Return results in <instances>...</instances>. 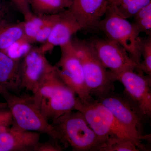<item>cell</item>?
<instances>
[{"label":"cell","mask_w":151,"mask_h":151,"mask_svg":"<svg viewBox=\"0 0 151 151\" xmlns=\"http://www.w3.org/2000/svg\"><path fill=\"white\" fill-rule=\"evenodd\" d=\"M75 110L84 115L89 127L103 143L111 138H124L134 142L141 151H150L142 138L119 122L108 108L92 97L85 102L77 97Z\"/></svg>","instance_id":"1"},{"label":"cell","mask_w":151,"mask_h":151,"mask_svg":"<svg viewBox=\"0 0 151 151\" xmlns=\"http://www.w3.org/2000/svg\"><path fill=\"white\" fill-rule=\"evenodd\" d=\"M62 81L55 68L34 94V102L48 122L75 110L77 97Z\"/></svg>","instance_id":"2"},{"label":"cell","mask_w":151,"mask_h":151,"mask_svg":"<svg viewBox=\"0 0 151 151\" xmlns=\"http://www.w3.org/2000/svg\"><path fill=\"white\" fill-rule=\"evenodd\" d=\"M0 94L5 100L12 117L14 127L23 131L46 134L63 145L60 136L51 123L45 118L31 96H18L7 90L1 91Z\"/></svg>","instance_id":"3"},{"label":"cell","mask_w":151,"mask_h":151,"mask_svg":"<svg viewBox=\"0 0 151 151\" xmlns=\"http://www.w3.org/2000/svg\"><path fill=\"white\" fill-rule=\"evenodd\" d=\"M50 123L65 148L70 147L74 151H98L103 143L80 111H68Z\"/></svg>","instance_id":"4"},{"label":"cell","mask_w":151,"mask_h":151,"mask_svg":"<svg viewBox=\"0 0 151 151\" xmlns=\"http://www.w3.org/2000/svg\"><path fill=\"white\" fill-rule=\"evenodd\" d=\"M70 42L81 61L90 95L95 98L114 91L115 81L100 61L90 41L72 37Z\"/></svg>","instance_id":"5"},{"label":"cell","mask_w":151,"mask_h":151,"mask_svg":"<svg viewBox=\"0 0 151 151\" xmlns=\"http://www.w3.org/2000/svg\"><path fill=\"white\" fill-rule=\"evenodd\" d=\"M104 16L99 23L98 29L103 31L108 38L125 48L140 67L142 55L138 44L139 33L132 23L119 16L109 5Z\"/></svg>","instance_id":"6"},{"label":"cell","mask_w":151,"mask_h":151,"mask_svg":"<svg viewBox=\"0 0 151 151\" xmlns=\"http://www.w3.org/2000/svg\"><path fill=\"white\" fill-rule=\"evenodd\" d=\"M110 74L115 81L124 87L123 95L132 103L146 121L151 117V76L134 70H127Z\"/></svg>","instance_id":"7"},{"label":"cell","mask_w":151,"mask_h":151,"mask_svg":"<svg viewBox=\"0 0 151 151\" xmlns=\"http://www.w3.org/2000/svg\"><path fill=\"white\" fill-rule=\"evenodd\" d=\"M60 47L61 56L54 65L57 72L80 101L86 102L92 96L86 86L82 65L75 49L70 41Z\"/></svg>","instance_id":"8"},{"label":"cell","mask_w":151,"mask_h":151,"mask_svg":"<svg viewBox=\"0 0 151 151\" xmlns=\"http://www.w3.org/2000/svg\"><path fill=\"white\" fill-rule=\"evenodd\" d=\"M108 108L124 126L146 141H150V134H144V124L147 121L122 94L109 91L94 98Z\"/></svg>","instance_id":"9"},{"label":"cell","mask_w":151,"mask_h":151,"mask_svg":"<svg viewBox=\"0 0 151 151\" xmlns=\"http://www.w3.org/2000/svg\"><path fill=\"white\" fill-rule=\"evenodd\" d=\"M54 68L39 47H32L21 63V90L34 94Z\"/></svg>","instance_id":"10"},{"label":"cell","mask_w":151,"mask_h":151,"mask_svg":"<svg viewBox=\"0 0 151 151\" xmlns=\"http://www.w3.org/2000/svg\"><path fill=\"white\" fill-rule=\"evenodd\" d=\"M89 41L102 64L112 73L132 70L144 73L125 48L115 41L108 38H95Z\"/></svg>","instance_id":"11"},{"label":"cell","mask_w":151,"mask_h":151,"mask_svg":"<svg viewBox=\"0 0 151 151\" xmlns=\"http://www.w3.org/2000/svg\"><path fill=\"white\" fill-rule=\"evenodd\" d=\"M108 6V0H72L68 9L82 29L89 32L98 29Z\"/></svg>","instance_id":"12"},{"label":"cell","mask_w":151,"mask_h":151,"mask_svg":"<svg viewBox=\"0 0 151 151\" xmlns=\"http://www.w3.org/2000/svg\"><path fill=\"white\" fill-rule=\"evenodd\" d=\"M82 29L75 17L68 9L60 13L59 17L49 36L40 49L46 54L54 47L69 42L73 35Z\"/></svg>","instance_id":"13"},{"label":"cell","mask_w":151,"mask_h":151,"mask_svg":"<svg viewBox=\"0 0 151 151\" xmlns=\"http://www.w3.org/2000/svg\"><path fill=\"white\" fill-rule=\"evenodd\" d=\"M41 133L14 127L0 128V151H34Z\"/></svg>","instance_id":"14"},{"label":"cell","mask_w":151,"mask_h":151,"mask_svg":"<svg viewBox=\"0 0 151 151\" xmlns=\"http://www.w3.org/2000/svg\"><path fill=\"white\" fill-rule=\"evenodd\" d=\"M21 60L13 59L0 50V92L7 90L16 94L21 91Z\"/></svg>","instance_id":"15"},{"label":"cell","mask_w":151,"mask_h":151,"mask_svg":"<svg viewBox=\"0 0 151 151\" xmlns=\"http://www.w3.org/2000/svg\"><path fill=\"white\" fill-rule=\"evenodd\" d=\"M24 37V22H14L9 19L0 21V50L4 51Z\"/></svg>","instance_id":"16"},{"label":"cell","mask_w":151,"mask_h":151,"mask_svg":"<svg viewBox=\"0 0 151 151\" xmlns=\"http://www.w3.org/2000/svg\"><path fill=\"white\" fill-rule=\"evenodd\" d=\"M32 12L37 15H49L69 9L72 0H28Z\"/></svg>","instance_id":"17"},{"label":"cell","mask_w":151,"mask_h":151,"mask_svg":"<svg viewBox=\"0 0 151 151\" xmlns=\"http://www.w3.org/2000/svg\"><path fill=\"white\" fill-rule=\"evenodd\" d=\"M150 3L151 0H117L108 5L119 16L127 19L134 16L138 12Z\"/></svg>","instance_id":"18"},{"label":"cell","mask_w":151,"mask_h":151,"mask_svg":"<svg viewBox=\"0 0 151 151\" xmlns=\"http://www.w3.org/2000/svg\"><path fill=\"white\" fill-rule=\"evenodd\" d=\"M49 15H37L32 12L28 16L24 18L25 37L30 42L34 43L36 36L47 21Z\"/></svg>","instance_id":"19"},{"label":"cell","mask_w":151,"mask_h":151,"mask_svg":"<svg viewBox=\"0 0 151 151\" xmlns=\"http://www.w3.org/2000/svg\"><path fill=\"white\" fill-rule=\"evenodd\" d=\"M137 145L129 139L111 138L105 141L98 151H140Z\"/></svg>","instance_id":"20"},{"label":"cell","mask_w":151,"mask_h":151,"mask_svg":"<svg viewBox=\"0 0 151 151\" xmlns=\"http://www.w3.org/2000/svg\"><path fill=\"white\" fill-rule=\"evenodd\" d=\"M133 26L138 32L151 35V3L138 12L134 17Z\"/></svg>","instance_id":"21"},{"label":"cell","mask_w":151,"mask_h":151,"mask_svg":"<svg viewBox=\"0 0 151 151\" xmlns=\"http://www.w3.org/2000/svg\"><path fill=\"white\" fill-rule=\"evenodd\" d=\"M138 44L141 55L144 58L140 64V70L143 73L151 76V35L139 37Z\"/></svg>","instance_id":"22"},{"label":"cell","mask_w":151,"mask_h":151,"mask_svg":"<svg viewBox=\"0 0 151 151\" xmlns=\"http://www.w3.org/2000/svg\"><path fill=\"white\" fill-rule=\"evenodd\" d=\"M32 44L24 37L17 41L3 52L13 59L21 60L32 48Z\"/></svg>","instance_id":"23"},{"label":"cell","mask_w":151,"mask_h":151,"mask_svg":"<svg viewBox=\"0 0 151 151\" xmlns=\"http://www.w3.org/2000/svg\"><path fill=\"white\" fill-rule=\"evenodd\" d=\"M59 17V13L50 15L47 21L39 31L36 36L34 43H43L46 42Z\"/></svg>","instance_id":"24"},{"label":"cell","mask_w":151,"mask_h":151,"mask_svg":"<svg viewBox=\"0 0 151 151\" xmlns=\"http://www.w3.org/2000/svg\"><path fill=\"white\" fill-rule=\"evenodd\" d=\"M65 149L59 141L50 138L49 140L43 142H39L34 151H62Z\"/></svg>","instance_id":"25"},{"label":"cell","mask_w":151,"mask_h":151,"mask_svg":"<svg viewBox=\"0 0 151 151\" xmlns=\"http://www.w3.org/2000/svg\"><path fill=\"white\" fill-rule=\"evenodd\" d=\"M14 4L20 12L24 17L28 16L32 13L28 0H12Z\"/></svg>","instance_id":"26"},{"label":"cell","mask_w":151,"mask_h":151,"mask_svg":"<svg viewBox=\"0 0 151 151\" xmlns=\"http://www.w3.org/2000/svg\"><path fill=\"white\" fill-rule=\"evenodd\" d=\"M10 7L5 0H0V21L9 19Z\"/></svg>","instance_id":"27"},{"label":"cell","mask_w":151,"mask_h":151,"mask_svg":"<svg viewBox=\"0 0 151 151\" xmlns=\"http://www.w3.org/2000/svg\"><path fill=\"white\" fill-rule=\"evenodd\" d=\"M117 0H108V5L111 4L116 2Z\"/></svg>","instance_id":"28"},{"label":"cell","mask_w":151,"mask_h":151,"mask_svg":"<svg viewBox=\"0 0 151 151\" xmlns=\"http://www.w3.org/2000/svg\"><path fill=\"white\" fill-rule=\"evenodd\" d=\"M2 104H0V106H1V105Z\"/></svg>","instance_id":"29"}]
</instances>
